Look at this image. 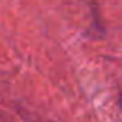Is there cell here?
Wrapping results in <instances>:
<instances>
[{"mask_svg": "<svg viewBox=\"0 0 122 122\" xmlns=\"http://www.w3.org/2000/svg\"><path fill=\"white\" fill-rule=\"evenodd\" d=\"M119 107L122 108V94H121V96H119Z\"/></svg>", "mask_w": 122, "mask_h": 122, "instance_id": "6da1fadb", "label": "cell"}]
</instances>
